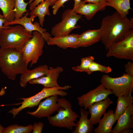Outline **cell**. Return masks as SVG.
Returning a JSON list of instances; mask_svg holds the SVG:
<instances>
[{"instance_id":"6da1fadb","label":"cell","mask_w":133,"mask_h":133,"mask_svg":"<svg viewBox=\"0 0 133 133\" xmlns=\"http://www.w3.org/2000/svg\"><path fill=\"white\" fill-rule=\"evenodd\" d=\"M100 41L108 50L112 44L125 39L133 29V19L123 17L116 11L102 19Z\"/></svg>"},{"instance_id":"7a4b0ae2","label":"cell","mask_w":133,"mask_h":133,"mask_svg":"<svg viewBox=\"0 0 133 133\" xmlns=\"http://www.w3.org/2000/svg\"><path fill=\"white\" fill-rule=\"evenodd\" d=\"M0 68L9 79L12 80L15 79L17 75L23 74L28 69L20 50L1 48Z\"/></svg>"},{"instance_id":"3957f363","label":"cell","mask_w":133,"mask_h":133,"mask_svg":"<svg viewBox=\"0 0 133 133\" xmlns=\"http://www.w3.org/2000/svg\"><path fill=\"white\" fill-rule=\"evenodd\" d=\"M33 36L21 25L10 27L0 32V47L20 50Z\"/></svg>"},{"instance_id":"277c9868","label":"cell","mask_w":133,"mask_h":133,"mask_svg":"<svg viewBox=\"0 0 133 133\" xmlns=\"http://www.w3.org/2000/svg\"><path fill=\"white\" fill-rule=\"evenodd\" d=\"M58 102L61 107L55 115L47 117L49 123L53 126L72 130L76 126L75 122L79 116L72 110L71 104L66 99L58 98Z\"/></svg>"},{"instance_id":"5b68a950","label":"cell","mask_w":133,"mask_h":133,"mask_svg":"<svg viewBox=\"0 0 133 133\" xmlns=\"http://www.w3.org/2000/svg\"><path fill=\"white\" fill-rule=\"evenodd\" d=\"M100 82L106 88L111 90L113 94L117 97L131 96L133 92V76L126 73L116 78L111 77L107 74H103Z\"/></svg>"},{"instance_id":"8992f818","label":"cell","mask_w":133,"mask_h":133,"mask_svg":"<svg viewBox=\"0 0 133 133\" xmlns=\"http://www.w3.org/2000/svg\"><path fill=\"white\" fill-rule=\"evenodd\" d=\"M71 87L68 85L63 86H60L50 88L44 87L40 92L31 97L22 98L18 99L23 101L20 103L21 105L18 108H13L10 110L8 113L12 114L13 118H14L20 112L27 108H32L37 106L43 99L51 96L57 95L62 97L66 96L67 93L63 90H67Z\"/></svg>"},{"instance_id":"52a82bcc","label":"cell","mask_w":133,"mask_h":133,"mask_svg":"<svg viewBox=\"0 0 133 133\" xmlns=\"http://www.w3.org/2000/svg\"><path fill=\"white\" fill-rule=\"evenodd\" d=\"M32 37L28 40L20 50L23 59L28 66L31 63L30 66L36 63L39 57L43 54L45 40L38 32L32 33Z\"/></svg>"},{"instance_id":"ba28073f","label":"cell","mask_w":133,"mask_h":133,"mask_svg":"<svg viewBox=\"0 0 133 133\" xmlns=\"http://www.w3.org/2000/svg\"><path fill=\"white\" fill-rule=\"evenodd\" d=\"M82 16L77 14L72 9H68L63 13L61 21L52 28L51 33L53 37L68 35L74 29L81 26L76 25L77 22Z\"/></svg>"},{"instance_id":"9c48e42d","label":"cell","mask_w":133,"mask_h":133,"mask_svg":"<svg viewBox=\"0 0 133 133\" xmlns=\"http://www.w3.org/2000/svg\"><path fill=\"white\" fill-rule=\"evenodd\" d=\"M107 51V57L133 61V29L125 39L110 46Z\"/></svg>"},{"instance_id":"30bf717a","label":"cell","mask_w":133,"mask_h":133,"mask_svg":"<svg viewBox=\"0 0 133 133\" xmlns=\"http://www.w3.org/2000/svg\"><path fill=\"white\" fill-rule=\"evenodd\" d=\"M112 94L111 90L106 89L101 83L96 88L78 97V103L80 107H84L86 110L94 103L105 99Z\"/></svg>"},{"instance_id":"8fae6325","label":"cell","mask_w":133,"mask_h":133,"mask_svg":"<svg viewBox=\"0 0 133 133\" xmlns=\"http://www.w3.org/2000/svg\"><path fill=\"white\" fill-rule=\"evenodd\" d=\"M29 13L28 12L26 13L24 15L17 19H14L11 21L6 22L4 24L5 27L14 24L20 25L22 26L27 31L32 33L33 32L37 31L40 33L44 38L46 42L51 36L47 32L46 30L43 28L40 25L39 22H35L33 23L35 16H30L28 17Z\"/></svg>"},{"instance_id":"7c38bea8","label":"cell","mask_w":133,"mask_h":133,"mask_svg":"<svg viewBox=\"0 0 133 133\" xmlns=\"http://www.w3.org/2000/svg\"><path fill=\"white\" fill-rule=\"evenodd\" d=\"M58 96L54 95L46 98L44 100L40 102L35 111L32 112L27 111V113L39 118L51 116L61 107L58 102Z\"/></svg>"},{"instance_id":"4fadbf2b","label":"cell","mask_w":133,"mask_h":133,"mask_svg":"<svg viewBox=\"0 0 133 133\" xmlns=\"http://www.w3.org/2000/svg\"><path fill=\"white\" fill-rule=\"evenodd\" d=\"M109 6V3L104 0L96 3L86 4L84 0H82L79 4L72 9L77 14L83 15L88 20L91 19L99 11L104 10L105 7Z\"/></svg>"},{"instance_id":"5bb4252c","label":"cell","mask_w":133,"mask_h":133,"mask_svg":"<svg viewBox=\"0 0 133 133\" xmlns=\"http://www.w3.org/2000/svg\"><path fill=\"white\" fill-rule=\"evenodd\" d=\"M63 71V68L61 66H58L55 68L50 67L45 75L32 80L29 83L31 84H41L46 88L60 86L58 83L57 80L60 74Z\"/></svg>"},{"instance_id":"9a60e30c","label":"cell","mask_w":133,"mask_h":133,"mask_svg":"<svg viewBox=\"0 0 133 133\" xmlns=\"http://www.w3.org/2000/svg\"><path fill=\"white\" fill-rule=\"evenodd\" d=\"M113 102L108 97L101 101L95 102L89 107L88 112L90 114L89 119L93 125L97 124L102 116L106 112L107 108Z\"/></svg>"},{"instance_id":"2e32d148","label":"cell","mask_w":133,"mask_h":133,"mask_svg":"<svg viewBox=\"0 0 133 133\" xmlns=\"http://www.w3.org/2000/svg\"><path fill=\"white\" fill-rule=\"evenodd\" d=\"M79 35L73 33L63 36L50 37L47 42L48 45H55L64 49L68 48L76 49L78 48Z\"/></svg>"},{"instance_id":"e0dca14e","label":"cell","mask_w":133,"mask_h":133,"mask_svg":"<svg viewBox=\"0 0 133 133\" xmlns=\"http://www.w3.org/2000/svg\"><path fill=\"white\" fill-rule=\"evenodd\" d=\"M49 67L47 65H40L32 70L27 69L21 75L19 82L20 85L25 87L28 82L45 75Z\"/></svg>"},{"instance_id":"ac0fdd59","label":"cell","mask_w":133,"mask_h":133,"mask_svg":"<svg viewBox=\"0 0 133 133\" xmlns=\"http://www.w3.org/2000/svg\"><path fill=\"white\" fill-rule=\"evenodd\" d=\"M112 133H120L124 130L133 128V105L128 107L117 120Z\"/></svg>"},{"instance_id":"d6986e66","label":"cell","mask_w":133,"mask_h":133,"mask_svg":"<svg viewBox=\"0 0 133 133\" xmlns=\"http://www.w3.org/2000/svg\"><path fill=\"white\" fill-rule=\"evenodd\" d=\"M103 117L101 119L98 123V127L94 129L95 133H110L112 127L117 120L116 118L113 110H110L103 115Z\"/></svg>"},{"instance_id":"ffe728a7","label":"cell","mask_w":133,"mask_h":133,"mask_svg":"<svg viewBox=\"0 0 133 133\" xmlns=\"http://www.w3.org/2000/svg\"><path fill=\"white\" fill-rule=\"evenodd\" d=\"M101 32L100 29L88 30L79 34L78 48L86 47L100 41Z\"/></svg>"},{"instance_id":"44dd1931","label":"cell","mask_w":133,"mask_h":133,"mask_svg":"<svg viewBox=\"0 0 133 133\" xmlns=\"http://www.w3.org/2000/svg\"><path fill=\"white\" fill-rule=\"evenodd\" d=\"M80 117L77 121L75 129L72 133H92L94 130L93 125L91 123L88 117V112L81 108L80 109Z\"/></svg>"},{"instance_id":"7402d4cb","label":"cell","mask_w":133,"mask_h":133,"mask_svg":"<svg viewBox=\"0 0 133 133\" xmlns=\"http://www.w3.org/2000/svg\"><path fill=\"white\" fill-rule=\"evenodd\" d=\"M51 0H45L37 5L29 13L30 16L37 17L40 26L42 27L46 15L50 16L49 7L50 6Z\"/></svg>"},{"instance_id":"603a6c76","label":"cell","mask_w":133,"mask_h":133,"mask_svg":"<svg viewBox=\"0 0 133 133\" xmlns=\"http://www.w3.org/2000/svg\"><path fill=\"white\" fill-rule=\"evenodd\" d=\"M108 2L109 6L115 9L122 17H126L129 10L132 9L130 7V0H104Z\"/></svg>"},{"instance_id":"cb8c5ba5","label":"cell","mask_w":133,"mask_h":133,"mask_svg":"<svg viewBox=\"0 0 133 133\" xmlns=\"http://www.w3.org/2000/svg\"><path fill=\"white\" fill-rule=\"evenodd\" d=\"M117 102V106L114 114L117 120L127 108L133 105V97L132 96H119L118 97Z\"/></svg>"},{"instance_id":"d4e9b609","label":"cell","mask_w":133,"mask_h":133,"mask_svg":"<svg viewBox=\"0 0 133 133\" xmlns=\"http://www.w3.org/2000/svg\"><path fill=\"white\" fill-rule=\"evenodd\" d=\"M15 0H0V9L6 21L15 19Z\"/></svg>"},{"instance_id":"484cf974","label":"cell","mask_w":133,"mask_h":133,"mask_svg":"<svg viewBox=\"0 0 133 133\" xmlns=\"http://www.w3.org/2000/svg\"><path fill=\"white\" fill-rule=\"evenodd\" d=\"M33 129V125L31 124L24 126L15 124L5 128L3 133H30Z\"/></svg>"},{"instance_id":"4316f807","label":"cell","mask_w":133,"mask_h":133,"mask_svg":"<svg viewBox=\"0 0 133 133\" xmlns=\"http://www.w3.org/2000/svg\"><path fill=\"white\" fill-rule=\"evenodd\" d=\"M15 19H17L23 17L24 13L28 12L26 9L28 3L25 2L24 0H15Z\"/></svg>"},{"instance_id":"83f0119b","label":"cell","mask_w":133,"mask_h":133,"mask_svg":"<svg viewBox=\"0 0 133 133\" xmlns=\"http://www.w3.org/2000/svg\"><path fill=\"white\" fill-rule=\"evenodd\" d=\"M94 57L90 56L81 59V63L80 65L72 67L74 71L78 72H84L86 73L91 63L94 60Z\"/></svg>"},{"instance_id":"f1b7e54d","label":"cell","mask_w":133,"mask_h":133,"mask_svg":"<svg viewBox=\"0 0 133 133\" xmlns=\"http://www.w3.org/2000/svg\"><path fill=\"white\" fill-rule=\"evenodd\" d=\"M112 68L109 66L102 65L93 61L90 64L86 73L90 75L96 71L108 73L111 72Z\"/></svg>"},{"instance_id":"f546056e","label":"cell","mask_w":133,"mask_h":133,"mask_svg":"<svg viewBox=\"0 0 133 133\" xmlns=\"http://www.w3.org/2000/svg\"><path fill=\"white\" fill-rule=\"evenodd\" d=\"M69 0H57L52 6V13L56 15L59 9L61 7H64V4Z\"/></svg>"},{"instance_id":"4dcf8cb0","label":"cell","mask_w":133,"mask_h":133,"mask_svg":"<svg viewBox=\"0 0 133 133\" xmlns=\"http://www.w3.org/2000/svg\"><path fill=\"white\" fill-rule=\"evenodd\" d=\"M44 125L43 123L40 122L38 123L35 122L33 125V133H42Z\"/></svg>"},{"instance_id":"1f68e13d","label":"cell","mask_w":133,"mask_h":133,"mask_svg":"<svg viewBox=\"0 0 133 133\" xmlns=\"http://www.w3.org/2000/svg\"><path fill=\"white\" fill-rule=\"evenodd\" d=\"M124 67L126 73L133 76V62L131 61H128L124 65Z\"/></svg>"},{"instance_id":"d6a6232c","label":"cell","mask_w":133,"mask_h":133,"mask_svg":"<svg viewBox=\"0 0 133 133\" xmlns=\"http://www.w3.org/2000/svg\"><path fill=\"white\" fill-rule=\"evenodd\" d=\"M45 0H30L28 3H29V9L31 11L34 9L37 5Z\"/></svg>"},{"instance_id":"836d02e7","label":"cell","mask_w":133,"mask_h":133,"mask_svg":"<svg viewBox=\"0 0 133 133\" xmlns=\"http://www.w3.org/2000/svg\"><path fill=\"white\" fill-rule=\"evenodd\" d=\"M6 21L5 19L4 16L1 15L0 11V32L3 30L8 28L10 27L9 26L5 27L4 26V24Z\"/></svg>"},{"instance_id":"e575fe53","label":"cell","mask_w":133,"mask_h":133,"mask_svg":"<svg viewBox=\"0 0 133 133\" xmlns=\"http://www.w3.org/2000/svg\"><path fill=\"white\" fill-rule=\"evenodd\" d=\"M103 0H84L85 2L90 3H96Z\"/></svg>"},{"instance_id":"d590c367","label":"cell","mask_w":133,"mask_h":133,"mask_svg":"<svg viewBox=\"0 0 133 133\" xmlns=\"http://www.w3.org/2000/svg\"><path fill=\"white\" fill-rule=\"evenodd\" d=\"M133 131L130 128L125 129L122 131L120 133H132Z\"/></svg>"},{"instance_id":"8d00e7d4","label":"cell","mask_w":133,"mask_h":133,"mask_svg":"<svg viewBox=\"0 0 133 133\" xmlns=\"http://www.w3.org/2000/svg\"><path fill=\"white\" fill-rule=\"evenodd\" d=\"M74 4L73 8H75L80 3L81 0H74Z\"/></svg>"},{"instance_id":"74e56055","label":"cell","mask_w":133,"mask_h":133,"mask_svg":"<svg viewBox=\"0 0 133 133\" xmlns=\"http://www.w3.org/2000/svg\"><path fill=\"white\" fill-rule=\"evenodd\" d=\"M5 128L1 126L0 124V133H2L5 129Z\"/></svg>"},{"instance_id":"f35d334b","label":"cell","mask_w":133,"mask_h":133,"mask_svg":"<svg viewBox=\"0 0 133 133\" xmlns=\"http://www.w3.org/2000/svg\"><path fill=\"white\" fill-rule=\"evenodd\" d=\"M57 0H51L50 6H52Z\"/></svg>"}]
</instances>
